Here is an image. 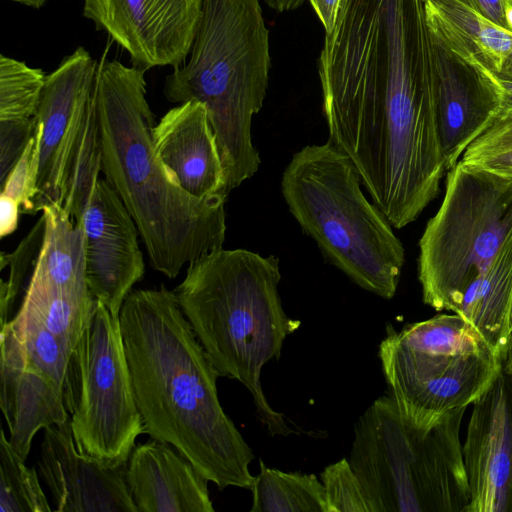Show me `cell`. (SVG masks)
I'll list each match as a JSON object with an SVG mask.
<instances>
[{
    "label": "cell",
    "instance_id": "cell-1",
    "mask_svg": "<svg viewBox=\"0 0 512 512\" xmlns=\"http://www.w3.org/2000/svg\"><path fill=\"white\" fill-rule=\"evenodd\" d=\"M329 141L394 228L414 222L447 172L438 45L424 0H342L318 59Z\"/></svg>",
    "mask_w": 512,
    "mask_h": 512
},
{
    "label": "cell",
    "instance_id": "cell-2",
    "mask_svg": "<svg viewBox=\"0 0 512 512\" xmlns=\"http://www.w3.org/2000/svg\"><path fill=\"white\" fill-rule=\"evenodd\" d=\"M119 321L145 434L174 447L219 489H251L253 451L220 404L219 374L174 291L132 290Z\"/></svg>",
    "mask_w": 512,
    "mask_h": 512
},
{
    "label": "cell",
    "instance_id": "cell-3",
    "mask_svg": "<svg viewBox=\"0 0 512 512\" xmlns=\"http://www.w3.org/2000/svg\"><path fill=\"white\" fill-rule=\"evenodd\" d=\"M145 72L118 60L98 63L101 171L133 218L152 268L173 279L185 264L223 247L228 196L188 194L162 162Z\"/></svg>",
    "mask_w": 512,
    "mask_h": 512
},
{
    "label": "cell",
    "instance_id": "cell-4",
    "mask_svg": "<svg viewBox=\"0 0 512 512\" xmlns=\"http://www.w3.org/2000/svg\"><path fill=\"white\" fill-rule=\"evenodd\" d=\"M279 259L246 249H215L188 264L173 290L220 377L250 392L258 417L272 436L294 433L269 404L263 366L279 359L286 337L301 326L288 317L278 292Z\"/></svg>",
    "mask_w": 512,
    "mask_h": 512
},
{
    "label": "cell",
    "instance_id": "cell-5",
    "mask_svg": "<svg viewBox=\"0 0 512 512\" xmlns=\"http://www.w3.org/2000/svg\"><path fill=\"white\" fill-rule=\"evenodd\" d=\"M189 60L166 76L172 103H202L216 136L229 192L258 171L252 118L263 106L271 65L260 0H204Z\"/></svg>",
    "mask_w": 512,
    "mask_h": 512
},
{
    "label": "cell",
    "instance_id": "cell-6",
    "mask_svg": "<svg viewBox=\"0 0 512 512\" xmlns=\"http://www.w3.org/2000/svg\"><path fill=\"white\" fill-rule=\"evenodd\" d=\"M361 186L352 160L329 140L294 153L281 179L289 211L324 257L364 290L391 299L405 250Z\"/></svg>",
    "mask_w": 512,
    "mask_h": 512
},
{
    "label": "cell",
    "instance_id": "cell-7",
    "mask_svg": "<svg viewBox=\"0 0 512 512\" xmlns=\"http://www.w3.org/2000/svg\"><path fill=\"white\" fill-rule=\"evenodd\" d=\"M466 408L434 425L407 420L394 398L359 417L348 461L371 512H463L469 502L460 426Z\"/></svg>",
    "mask_w": 512,
    "mask_h": 512
},
{
    "label": "cell",
    "instance_id": "cell-8",
    "mask_svg": "<svg viewBox=\"0 0 512 512\" xmlns=\"http://www.w3.org/2000/svg\"><path fill=\"white\" fill-rule=\"evenodd\" d=\"M502 355L458 314H438L396 332L387 326L379 358L390 395L412 424L428 428L467 408L502 367Z\"/></svg>",
    "mask_w": 512,
    "mask_h": 512
},
{
    "label": "cell",
    "instance_id": "cell-9",
    "mask_svg": "<svg viewBox=\"0 0 512 512\" xmlns=\"http://www.w3.org/2000/svg\"><path fill=\"white\" fill-rule=\"evenodd\" d=\"M512 234V178L460 160L448 171L443 201L419 240L425 304L455 312L466 288Z\"/></svg>",
    "mask_w": 512,
    "mask_h": 512
},
{
    "label": "cell",
    "instance_id": "cell-10",
    "mask_svg": "<svg viewBox=\"0 0 512 512\" xmlns=\"http://www.w3.org/2000/svg\"><path fill=\"white\" fill-rule=\"evenodd\" d=\"M98 63L84 47L46 76L37 114L39 162L32 214L60 206L76 222L101 171Z\"/></svg>",
    "mask_w": 512,
    "mask_h": 512
},
{
    "label": "cell",
    "instance_id": "cell-11",
    "mask_svg": "<svg viewBox=\"0 0 512 512\" xmlns=\"http://www.w3.org/2000/svg\"><path fill=\"white\" fill-rule=\"evenodd\" d=\"M62 397L78 450L105 464L127 463L145 430L119 317L99 301L69 356Z\"/></svg>",
    "mask_w": 512,
    "mask_h": 512
},
{
    "label": "cell",
    "instance_id": "cell-12",
    "mask_svg": "<svg viewBox=\"0 0 512 512\" xmlns=\"http://www.w3.org/2000/svg\"><path fill=\"white\" fill-rule=\"evenodd\" d=\"M204 0H84L83 16L128 52L145 71L183 64L190 54Z\"/></svg>",
    "mask_w": 512,
    "mask_h": 512
},
{
    "label": "cell",
    "instance_id": "cell-13",
    "mask_svg": "<svg viewBox=\"0 0 512 512\" xmlns=\"http://www.w3.org/2000/svg\"><path fill=\"white\" fill-rule=\"evenodd\" d=\"M77 223L84 230L88 289L119 317L126 297L145 274L137 226L118 194L101 178Z\"/></svg>",
    "mask_w": 512,
    "mask_h": 512
},
{
    "label": "cell",
    "instance_id": "cell-14",
    "mask_svg": "<svg viewBox=\"0 0 512 512\" xmlns=\"http://www.w3.org/2000/svg\"><path fill=\"white\" fill-rule=\"evenodd\" d=\"M462 454L469 495L463 512H512V377L502 367L473 402Z\"/></svg>",
    "mask_w": 512,
    "mask_h": 512
},
{
    "label": "cell",
    "instance_id": "cell-15",
    "mask_svg": "<svg viewBox=\"0 0 512 512\" xmlns=\"http://www.w3.org/2000/svg\"><path fill=\"white\" fill-rule=\"evenodd\" d=\"M38 473L58 512H137L126 481V466L83 455L70 421L44 429Z\"/></svg>",
    "mask_w": 512,
    "mask_h": 512
},
{
    "label": "cell",
    "instance_id": "cell-16",
    "mask_svg": "<svg viewBox=\"0 0 512 512\" xmlns=\"http://www.w3.org/2000/svg\"><path fill=\"white\" fill-rule=\"evenodd\" d=\"M424 5L436 42L503 103L501 81L512 82V32L463 0H424Z\"/></svg>",
    "mask_w": 512,
    "mask_h": 512
},
{
    "label": "cell",
    "instance_id": "cell-17",
    "mask_svg": "<svg viewBox=\"0 0 512 512\" xmlns=\"http://www.w3.org/2000/svg\"><path fill=\"white\" fill-rule=\"evenodd\" d=\"M0 406L8 441L27 459L33 439L41 429L69 420L62 390L27 357L9 321L1 325Z\"/></svg>",
    "mask_w": 512,
    "mask_h": 512
},
{
    "label": "cell",
    "instance_id": "cell-18",
    "mask_svg": "<svg viewBox=\"0 0 512 512\" xmlns=\"http://www.w3.org/2000/svg\"><path fill=\"white\" fill-rule=\"evenodd\" d=\"M156 151L178 184L197 198L228 196L226 174L205 106L187 101L153 128Z\"/></svg>",
    "mask_w": 512,
    "mask_h": 512
},
{
    "label": "cell",
    "instance_id": "cell-19",
    "mask_svg": "<svg viewBox=\"0 0 512 512\" xmlns=\"http://www.w3.org/2000/svg\"><path fill=\"white\" fill-rule=\"evenodd\" d=\"M126 481L137 512H213L208 480L174 447L150 438L134 446Z\"/></svg>",
    "mask_w": 512,
    "mask_h": 512
},
{
    "label": "cell",
    "instance_id": "cell-20",
    "mask_svg": "<svg viewBox=\"0 0 512 512\" xmlns=\"http://www.w3.org/2000/svg\"><path fill=\"white\" fill-rule=\"evenodd\" d=\"M437 45V120L441 150L448 172L466 149L493 123L502 101L482 88L447 50Z\"/></svg>",
    "mask_w": 512,
    "mask_h": 512
},
{
    "label": "cell",
    "instance_id": "cell-21",
    "mask_svg": "<svg viewBox=\"0 0 512 512\" xmlns=\"http://www.w3.org/2000/svg\"><path fill=\"white\" fill-rule=\"evenodd\" d=\"M512 234L464 291L455 313L468 321L502 355L512 331Z\"/></svg>",
    "mask_w": 512,
    "mask_h": 512
},
{
    "label": "cell",
    "instance_id": "cell-22",
    "mask_svg": "<svg viewBox=\"0 0 512 512\" xmlns=\"http://www.w3.org/2000/svg\"><path fill=\"white\" fill-rule=\"evenodd\" d=\"M41 212L44 229L32 277L68 293L91 294L82 225L60 206H47Z\"/></svg>",
    "mask_w": 512,
    "mask_h": 512
},
{
    "label": "cell",
    "instance_id": "cell-23",
    "mask_svg": "<svg viewBox=\"0 0 512 512\" xmlns=\"http://www.w3.org/2000/svg\"><path fill=\"white\" fill-rule=\"evenodd\" d=\"M254 477L251 512H329L322 481L313 474L283 472L265 465Z\"/></svg>",
    "mask_w": 512,
    "mask_h": 512
},
{
    "label": "cell",
    "instance_id": "cell-24",
    "mask_svg": "<svg viewBox=\"0 0 512 512\" xmlns=\"http://www.w3.org/2000/svg\"><path fill=\"white\" fill-rule=\"evenodd\" d=\"M22 302L62 340L71 353L91 320L97 300L91 294L68 293L31 276Z\"/></svg>",
    "mask_w": 512,
    "mask_h": 512
},
{
    "label": "cell",
    "instance_id": "cell-25",
    "mask_svg": "<svg viewBox=\"0 0 512 512\" xmlns=\"http://www.w3.org/2000/svg\"><path fill=\"white\" fill-rule=\"evenodd\" d=\"M46 76L39 68L0 55V123L37 121Z\"/></svg>",
    "mask_w": 512,
    "mask_h": 512
},
{
    "label": "cell",
    "instance_id": "cell-26",
    "mask_svg": "<svg viewBox=\"0 0 512 512\" xmlns=\"http://www.w3.org/2000/svg\"><path fill=\"white\" fill-rule=\"evenodd\" d=\"M25 462L14 451L1 428L0 512L52 511L40 485L39 473Z\"/></svg>",
    "mask_w": 512,
    "mask_h": 512
},
{
    "label": "cell",
    "instance_id": "cell-27",
    "mask_svg": "<svg viewBox=\"0 0 512 512\" xmlns=\"http://www.w3.org/2000/svg\"><path fill=\"white\" fill-rule=\"evenodd\" d=\"M29 360L62 390L70 351L26 304L9 320Z\"/></svg>",
    "mask_w": 512,
    "mask_h": 512
},
{
    "label": "cell",
    "instance_id": "cell-28",
    "mask_svg": "<svg viewBox=\"0 0 512 512\" xmlns=\"http://www.w3.org/2000/svg\"><path fill=\"white\" fill-rule=\"evenodd\" d=\"M460 161L512 178V116L499 112Z\"/></svg>",
    "mask_w": 512,
    "mask_h": 512
},
{
    "label": "cell",
    "instance_id": "cell-29",
    "mask_svg": "<svg viewBox=\"0 0 512 512\" xmlns=\"http://www.w3.org/2000/svg\"><path fill=\"white\" fill-rule=\"evenodd\" d=\"M329 512H371L362 485L348 459L325 467L321 473Z\"/></svg>",
    "mask_w": 512,
    "mask_h": 512
},
{
    "label": "cell",
    "instance_id": "cell-30",
    "mask_svg": "<svg viewBox=\"0 0 512 512\" xmlns=\"http://www.w3.org/2000/svg\"><path fill=\"white\" fill-rule=\"evenodd\" d=\"M38 162L39 131L36 127L35 134L1 184L0 196L18 203L22 213L32 214L33 199L37 192Z\"/></svg>",
    "mask_w": 512,
    "mask_h": 512
},
{
    "label": "cell",
    "instance_id": "cell-31",
    "mask_svg": "<svg viewBox=\"0 0 512 512\" xmlns=\"http://www.w3.org/2000/svg\"><path fill=\"white\" fill-rule=\"evenodd\" d=\"M44 229L43 216L33 227L30 234L20 243L12 255H5L7 261L12 262L9 279L1 282L0 296V323H7L9 314L14 305L15 298L21 287L23 277L29 264L30 257L36 248L38 240L42 238Z\"/></svg>",
    "mask_w": 512,
    "mask_h": 512
},
{
    "label": "cell",
    "instance_id": "cell-32",
    "mask_svg": "<svg viewBox=\"0 0 512 512\" xmlns=\"http://www.w3.org/2000/svg\"><path fill=\"white\" fill-rule=\"evenodd\" d=\"M37 121L0 123V183L2 184L36 131Z\"/></svg>",
    "mask_w": 512,
    "mask_h": 512
},
{
    "label": "cell",
    "instance_id": "cell-33",
    "mask_svg": "<svg viewBox=\"0 0 512 512\" xmlns=\"http://www.w3.org/2000/svg\"><path fill=\"white\" fill-rule=\"evenodd\" d=\"M486 18L509 30L506 20L507 6L504 0H463ZM510 31V30H509ZM512 32V31H511Z\"/></svg>",
    "mask_w": 512,
    "mask_h": 512
},
{
    "label": "cell",
    "instance_id": "cell-34",
    "mask_svg": "<svg viewBox=\"0 0 512 512\" xmlns=\"http://www.w3.org/2000/svg\"><path fill=\"white\" fill-rule=\"evenodd\" d=\"M21 207L15 201L0 196V236L1 238L13 233L18 226Z\"/></svg>",
    "mask_w": 512,
    "mask_h": 512
},
{
    "label": "cell",
    "instance_id": "cell-35",
    "mask_svg": "<svg viewBox=\"0 0 512 512\" xmlns=\"http://www.w3.org/2000/svg\"><path fill=\"white\" fill-rule=\"evenodd\" d=\"M341 1L342 0H309L326 34L331 33L336 25Z\"/></svg>",
    "mask_w": 512,
    "mask_h": 512
},
{
    "label": "cell",
    "instance_id": "cell-36",
    "mask_svg": "<svg viewBox=\"0 0 512 512\" xmlns=\"http://www.w3.org/2000/svg\"><path fill=\"white\" fill-rule=\"evenodd\" d=\"M305 0H265L266 4L273 10L282 13L295 10Z\"/></svg>",
    "mask_w": 512,
    "mask_h": 512
},
{
    "label": "cell",
    "instance_id": "cell-37",
    "mask_svg": "<svg viewBox=\"0 0 512 512\" xmlns=\"http://www.w3.org/2000/svg\"><path fill=\"white\" fill-rule=\"evenodd\" d=\"M504 88V99L499 112L512 116V82L501 81Z\"/></svg>",
    "mask_w": 512,
    "mask_h": 512
},
{
    "label": "cell",
    "instance_id": "cell-38",
    "mask_svg": "<svg viewBox=\"0 0 512 512\" xmlns=\"http://www.w3.org/2000/svg\"><path fill=\"white\" fill-rule=\"evenodd\" d=\"M502 369L512 377V331L507 345L502 353Z\"/></svg>",
    "mask_w": 512,
    "mask_h": 512
},
{
    "label": "cell",
    "instance_id": "cell-39",
    "mask_svg": "<svg viewBox=\"0 0 512 512\" xmlns=\"http://www.w3.org/2000/svg\"><path fill=\"white\" fill-rule=\"evenodd\" d=\"M30 8L40 9L48 0H9Z\"/></svg>",
    "mask_w": 512,
    "mask_h": 512
},
{
    "label": "cell",
    "instance_id": "cell-40",
    "mask_svg": "<svg viewBox=\"0 0 512 512\" xmlns=\"http://www.w3.org/2000/svg\"><path fill=\"white\" fill-rule=\"evenodd\" d=\"M506 20L509 30L512 31V6L506 10Z\"/></svg>",
    "mask_w": 512,
    "mask_h": 512
},
{
    "label": "cell",
    "instance_id": "cell-41",
    "mask_svg": "<svg viewBox=\"0 0 512 512\" xmlns=\"http://www.w3.org/2000/svg\"><path fill=\"white\" fill-rule=\"evenodd\" d=\"M504 2L507 6V9L512 6V0H504Z\"/></svg>",
    "mask_w": 512,
    "mask_h": 512
},
{
    "label": "cell",
    "instance_id": "cell-42",
    "mask_svg": "<svg viewBox=\"0 0 512 512\" xmlns=\"http://www.w3.org/2000/svg\"><path fill=\"white\" fill-rule=\"evenodd\" d=\"M510 323H511V328H512V307H511Z\"/></svg>",
    "mask_w": 512,
    "mask_h": 512
}]
</instances>
